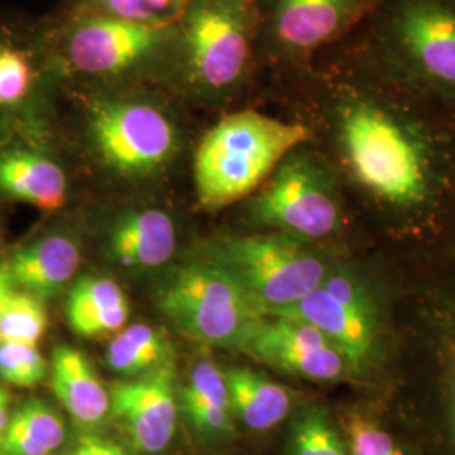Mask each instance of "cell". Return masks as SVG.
<instances>
[{"label":"cell","mask_w":455,"mask_h":455,"mask_svg":"<svg viewBox=\"0 0 455 455\" xmlns=\"http://www.w3.org/2000/svg\"><path fill=\"white\" fill-rule=\"evenodd\" d=\"M293 78L324 131L342 186L371 210L422 225L454 201V114L393 82L351 48Z\"/></svg>","instance_id":"1"},{"label":"cell","mask_w":455,"mask_h":455,"mask_svg":"<svg viewBox=\"0 0 455 455\" xmlns=\"http://www.w3.org/2000/svg\"><path fill=\"white\" fill-rule=\"evenodd\" d=\"M58 100L76 112L84 150L115 180H157L184 146L176 112L182 101L169 90L60 88Z\"/></svg>","instance_id":"2"},{"label":"cell","mask_w":455,"mask_h":455,"mask_svg":"<svg viewBox=\"0 0 455 455\" xmlns=\"http://www.w3.org/2000/svg\"><path fill=\"white\" fill-rule=\"evenodd\" d=\"M60 88L171 92L178 68V24L148 26L61 9L44 19Z\"/></svg>","instance_id":"3"},{"label":"cell","mask_w":455,"mask_h":455,"mask_svg":"<svg viewBox=\"0 0 455 455\" xmlns=\"http://www.w3.org/2000/svg\"><path fill=\"white\" fill-rule=\"evenodd\" d=\"M351 49L393 82L455 115V0H381Z\"/></svg>","instance_id":"4"},{"label":"cell","mask_w":455,"mask_h":455,"mask_svg":"<svg viewBox=\"0 0 455 455\" xmlns=\"http://www.w3.org/2000/svg\"><path fill=\"white\" fill-rule=\"evenodd\" d=\"M178 37L172 95L201 107L242 97L259 68L255 0H191L178 22Z\"/></svg>","instance_id":"5"},{"label":"cell","mask_w":455,"mask_h":455,"mask_svg":"<svg viewBox=\"0 0 455 455\" xmlns=\"http://www.w3.org/2000/svg\"><path fill=\"white\" fill-rule=\"evenodd\" d=\"M310 140L314 133L306 122L282 120L253 108L223 115L196 147L197 206L216 212L248 199L291 150Z\"/></svg>","instance_id":"6"},{"label":"cell","mask_w":455,"mask_h":455,"mask_svg":"<svg viewBox=\"0 0 455 455\" xmlns=\"http://www.w3.org/2000/svg\"><path fill=\"white\" fill-rule=\"evenodd\" d=\"M204 257L227 270L263 315L300 302L336 263L312 242L270 229L218 236Z\"/></svg>","instance_id":"7"},{"label":"cell","mask_w":455,"mask_h":455,"mask_svg":"<svg viewBox=\"0 0 455 455\" xmlns=\"http://www.w3.org/2000/svg\"><path fill=\"white\" fill-rule=\"evenodd\" d=\"M342 191L338 171L310 140L291 150L248 197V218L257 227L319 242L341 229Z\"/></svg>","instance_id":"8"},{"label":"cell","mask_w":455,"mask_h":455,"mask_svg":"<svg viewBox=\"0 0 455 455\" xmlns=\"http://www.w3.org/2000/svg\"><path fill=\"white\" fill-rule=\"evenodd\" d=\"M156 306L189 339L238 353L263 317L235 278L206 257L164 276Z\"/></svg>","instance_id":"9"},{"label":"cell","mask_w":455,"mask_h":455,"mask_svg":"<svg viewBox=\"0 0 455 455\" xmlns=\"http://www.w3.org/2000/svg\"><path fill=\"white\" fill-rule=\"evenodd\" d=\"M381 0H255L259 66L295 76L358 33Z\"/></svg>","instance_id":"10"},{"label":"cell","mask_w":455,"mask_h":455,"mask_svg":"<svg viewBox=\"0 0 455 455\" xmlns=\"http://www.w3.org/2000/svg\"><path fill=\"white\" fill-rule=\"evenodd\" d=\"M278 314L319 329L349 359L358 379L383 358L387 331L381 302L371 282L346 265L334 263L314 292Z\"/></svg>","instance_id":"11"},{"label":"cell","mask_w":455,"mask_h":455,"mask_svg":"<svg viewBox=\"0 0 455 455\" xmlns=\"http://www.w3.org/2000/svg\"><path fill=\"white\" fill-rule=\"evenodd\" d=\"M58 90L44 19L0 11V135L52 118Z\"/></svg>","instance_id":"12"},{"label":"cell","mask_w":455,"mask_h":455,"mask_svg":"<svg viewBox=\"0 0 455 455\" xmlns=\"http://www.w3.org/2000/svg\"><path fill=\"white\" fill-rule=\"evenodd\" d=\"M242 353L280 373L314 383L358 379L334 342L314 325L289 315H263Z\"/></svg>","instance_id":"13"},{"label":"cell","mask_w":455,"mask_h":455,"mask_svg":"<svg viewBox=\"0 0 455 455\" xmlns=\"http://www.w3.org/2000/svg\"><path fill=\"white\" fill-rule=\"evenodd\" d=\"M54 118L0 135V196L44 212L61 210L69 195L65 167L48 150Z\"/></svg>","instance_id":"14"},{"label":"cell","mask_w":455,"mask_h":455,"mask_svg":"<svg viewBox=\"0 0 455 455\" xmlns=\"http://www.w3.org/2000/svg\"><path fill=\"white\" fill-rule=\"evenodd\" d=\"M110 411L129 434L135 451L164 452L174 440L180 417L176 363L112 385Z\"/></svg>","instance_id":"15"},{"label":"cell","mask_w":455,"mask_h":455,"mask_svg":"<svg viewBox=\"0 0 455 455\" xmlns=\"http://www.w3.org/2000/svg\"><path fill=\"white\" fill-rule=\"evenodd\" d=\"M176 246L174 220L161 208L124 210L115 216L107 233L110 260L125 268H159L174 257Z\"/></svg>","instance_id":"16"},{"label":"cell","mask_w":455,"mask_h":455,"mask_svg":"<svg viewBox=\"0 0 455 455\" xmlns=\"http://www.w3.org/2000/svg\"><path fill=\"white\" fill-rule=\"evenodd\" d=\"M80 244L61 231L37 236L19 248L7 268L16 289L46 300L63 292L80 268Z\"/></svg>","instance_id":"17"},{"label":"cell","mask_w":455,"mask_h":455,"mask_svg":"<svg viewBox=\"0 0 455 455\" xmlns=\"http://www.w3.org/2000/svg\"><path fill=\"white\" fill-rule=\"evenodd\" d=\"M51 388L76 422L93 427L110 413V390L80 349L61 344L51 358Z\"/></svg>","instance_id":"18"},{"label":"cell","mask_w":455,"mask_h":455,"mask_svg":"<svg viewBox=\"0 0 455 455\" xmlns=\"http://www.w3.org/2000/svg\"><path fill=\"white\" fill-rule=\"evenodd\" d=\"M66 317L71 331L80 338H108L125 327L131 306L112 278L82 276L68 293Z\"/></svg>","instance_id":"19"},{"label":"cell","mask_w":455,"mask_h":455,"mask_svg":"<svg viewBox=\"0 0 455 455\" xmlns=\"http://www.w3.org/2000/svg\"><path fill=\"white\" fill-rule=\"evenodd\" d=\"M233 417L248 430L268 432L292 413V391L251 368H231L227 373Z\"/></svg>","instance_id":"20"},{"label":"cell","mask_w":455,"mask_h":455,"mask_svg":"<svg viewBox=\"0 0 455 455\" xmlns=\"http://www.w3.org/2000/svg\"><path fill=\"white\" fill-rule=\"evenodd\" d=\"M180 407L196 432L206 437H225L233 430V411L227 374L210 359L193 364L180 388Z\"/></svg>","instance_id":"21"},{"label":"cell","mask_w":455,"mask_h":455,"mask_svg":"<svg viewBox=\"0 0 455 455\" xmlns=\"http://www.w3.org/2000/svg\"><path fill=\"white\" fill-rule=\"evenodd\" d=\"M105 361L114 373L137 378L174 363V346L167 334L154 325H125L112 336Z\"/></svg>","instance_id":"22"},{"label":"cell","mask_w":455,"mask_h":455,"mask_svg":"<svg viewBox=\"0 0 455 455\" xmlns=\"http://www.w3.org/2000/svg\"><path fill=\"white\" fill-rule=\"evenodd\" d=\"M66 427L56 410L31 398L11 415L0 455H51L65 443Z\"/></svg>","instance_id":"23"},{"label":"cell","mask_w":455,"mask_h":455,"mask_svg":"<svg viewBox=\"0 0 455 455\" xmlns=\"http://www.w3.org/2000/svg\"><path fill=\"white\" fill-rule=\"evenodd\" d=\"M287 451L289 455H349L339 425L321 403H307L293 413Z\"/></svg>","instance_id":"24"},{"label":"cell","mask_w":455,"mask_h":455,"mask_svg":"<svg viewBox=\"0 0 455 455\" xmlns=\"http://www.w3.org/2000/svg\"><path fill=\"white\" fill-rule=\"evenodd\" d=\"M191 0H65V11L148 26L178 24Z\"/></svg>","instance_id":"25"},{"label":"cell","mask_w":455,"mask_h":455,"mask_svg":"<svg viewBox=\"0 0 455 455\" xmlns=\"http://www.w3.org/2000/svg\"><path fill=\"white\" fill-rule=\"evenodd\" d=\"M48 327L44 300L14 289L0 309V344L37 346Z\"/></svg>","instance_id":"26"},{"label":"cell","mask_w":455,"mask_h":455,"mask_svg":"<svg viewBox=\"0 0 455 455\" xmlns=\"http://www.w3.org/2000/svg\"><path fill=\"white\" fill-rule=\"evenodd\" d=\"M338 425L349 455H407L390 430L364 408H344Z\"/></svg>","instance_id":"27"},{"label":"cell","mask_w":455,"mask_h":455,"mask_svg":"<svg viewBox=\"0 0 455 455\" xmlns=\"http://www.w3.org/2000/svg\"><path fill=\"white\" fill-rule=\"evenodd\" d=\"M48 361L37 346L29 344H0V378L17 388L39 387L48 376Z\"/></svg>","instance_id":"28"},{"label":"cell","mask_w":455,"mask_h":455,"mask_svg":"<svg viewBox=\"0 0 455 455\" xmlns=\"http://www.w3.org/2000/svg\"><path fill=\"white\" fill-rule=\"evenodd\" d=\"M439 359L445 417L455 443V325L443 327L439 334Z\"/></svg>","instance_id":"29"},{"label":"cell","mask_w":455,"mask_h":455,"mask_svg":"<svg viewBox=\"0 0 455 455\" xmlns=\"http://www.w3.org/2000/svg\"><path fill=\"white\" fill-rule=\"evenodd\" d=\"M66 455H129L122 445L115 440L97 435V434H83L75 442V445L66 452Z\"/></svg>","instance_id":"30"},{"label":"cell","mask_w":455,"mask_h":455,"mask_svg":"<svg viewBox=\"0 0 455 455\" xmlns=\"http://www.w3.org/2000/svg\"><path fill=\"white\" fill-rule=\"evenodd\" d=\"M11 415V395L0 387V440L7 430Z\"/></svg>","instance_id":"31"},{"label":"cell","mask_w":455,"mask_h":455,"mask_svg":"<svg viewBox=\"0 0 455 455\" xmlns=\"http://www.w3.org/2000/svg\"><path fill=\"white\" fill-rule=\"evenodd\" d=\"M14 289H16V285H14V282L11 278L7 263H4V265H0V309H2L7 295L12 292Z\"/></svg>","instance_id":"32"}]
</instances>
